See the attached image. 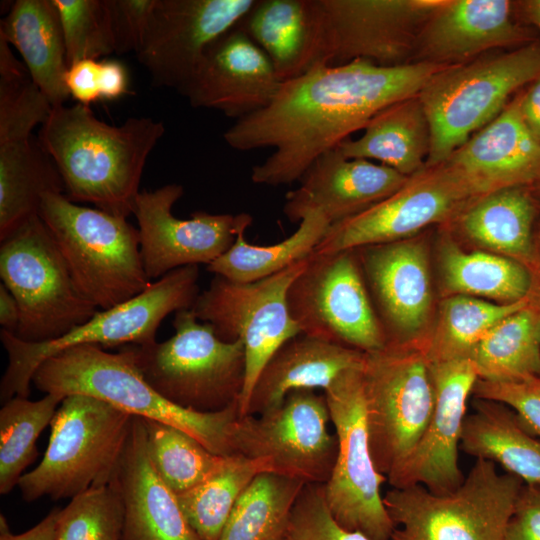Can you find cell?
<instances>
[{"label":"cell","mask_w":540,"mask_h":540,"mask_svg":"<svg viewBox=\"0 0 540 540\" xmlns=\"http://www.w3.org/2000/svg\"><path fill=\"white\" fill-rule=\"evenodd\" d=\"M0 37L21 55L31 78L52 107L70 97L62 26L53 0H17L0 23Z\"/></svg>","instance_id":"f1b7e54d"},{"label":"cell","mask_w":540,"mask_h":540,"mask_svg":"<svg viewBox=\"0 0 540 540\" xmlns=\"http://www.w3.org/2000/svg\"><path fill=\"white\" fill-rule=\"evenodd\" d=\"M444 67L430 63L385 67L366 60L319 65L281 82L266 107L236 120L223 139L238 151L273 148L253 166L251 181L288 185L320 155L363 130L385 107L418 95Z\"/></svg>","instance_id":"6da1fadb"},{"label":"cell","mask_w":540,"mask_h":540,"mask_svg":"<svg viewBox=\"0 0 540 540\" xmlns=\"http://www.w3.org/2000/svg\"><path fill=\"white\" fill-rule=\"evenodd\" d=\"M523 481L476 459L453 492L434 494L421 485L391 488L383 502L394 529L389 540H504Z\"/></svg>","instance_id":"9c48e42d"},{"label":"cell","mask_w":540,"mask_h":540,"mask_svg":"<svg viewBox=\"0 0 540 540\" xmlns=\"http://www.w3.org/2000/svg\"><path fill=\"white\" fill-rule=\"evenodd\" d=\"M239 26L268 56L281 82L318 65L322 36L318 0H257Z\"/></svg>","instance_id":"83f0119b"},{"label":"cell","mask_w":540,"mask_h":540,"mask_svg":"<svg viewBox=\"0 0 540 540\" xmlns=\"http://www.w3.org/2000/svg\"><path fill=\"white\" fill-rule=\"evenodd\" d=\"M440 261L444 284L456 295L516 303L529 297L532 276L523 263L499 254L466 252L451 240L442 243Z\"/></svg>","instance_id":"836d02e7"},{"label":"cell","mask_w":540,"mask_h":540,"mask_svg":"<svg viewBox=\"0 0 540 540\" xmlns=\"http://www.w3.org/2000/svg\"><path fill=\"white\" fill-rule=\"evenodd\" d=\"M519 111L525 126L540 143V77L519 91Z\"/></svg>","instance_id":"f5cc1de1"},{"label":"cell","mask_w":540,"mask_h":540,"mask_svg":"<svg viewBox=\"0 0 540 540\" xmlns=\"http://www.w3.org/2000/svg\"><path fill=\"white\" fill-rule=\"evenodd\" d=\"M65 396L48 393L39 400L13 397L0 410V494L18 485L38 455L36 442Z\"/></svg>","instance_id":"ab89813d"},{"label":"cell","mask_w":540,"mask_h":540,"mask_svg":"<svg viewBox=\"0 0 540 540\" xmlns=\"http://www.w3.org/2000/svg\"><path fill=\"white\" fill-rule=\"evenodd\" d=\"M480 197L447 164L425 166L395 193L331 225L316 253H333L411 238L436 223L450 222Z\"/></svg>","instance_id":"2e32d148"},{"label":"cell","mask_w":540,"mask_h":540,"mask_svg":"<svg viewBox=\"0 0 540 540\" xmlns=\"http://www.w3.org/2000/svg\"><path fill=\"white\" fill-rule=\"evenodd\" d=\"M165 127L150 117H130L114 126L89 106L52 107L39 141L53 159L72 202L92 203L127 218L134 213L146 160Z\"/></svg>","instance_id":"7a4b0ae2"},{"label":"cell","mask_w":540,"mask_h":540,"mask_svg":"<svg viewBox=\"0 0 540 540\" xmlns=\"http://www.w3.org/2000/svg\"><path fill=\"white\" fill-rule=\"evenodd\" d=\"M330 422L324 394L293 391L272 411L238 417L232 431L234 452L266 460L272 473L324 485L337 455Z\"/></svg>","instance_id":"9a60e30c"},{"label":"cell","mask_w":540,"mask_h":540,"mask_svg":"<svg viewBox=\"0 0 540 540\" xmlns=\"http://www.w3.org/2000/svg\"><path fill=\"white\" fill-rule=\"evenodd\" d=\"M442 163L479 196L508 187L531 186L540 177V143L521 118L519 92L495 119Z\"/></svg>","instance_id":"d4e9b609"},{"label":"cell","mask_w":540,"mask_h":540,"mask_svg":"<svg viewBox=\"0 0 540 540\" xmlns=\"http://www.w3.org/2000/svg\"><path fill=\"white\" fill-rule=\"evenodd\" d=\"M443 0H318V65L353 60L395 67L412 63L422 27Z\"/></svg>","instance_id":"e0dca14e"},{"label":"cell","mask_w":540,"mask_h":540,"mask_svg":"<svg viewBox=\"0 0 540 540\" xmlns=\"http://www.w3.org/2000/svg\"><path fill=\"white\" fill-rule=\"evenodd\" d=\"M362 382L371 455L389 483L415 449L434 410L435 389L425 350L386 345L365 353Z\"/></svg>","instance_id":"8fae6325"},{"label":"cell","mask_w":540,"mask_h":540,"mask_svg":"<svg viewBox=\"0 0 540 540\" xmlns=\"http://www.w3.org/2000/svg\"><path fill=\"white\" fill-rule=\"evenodd\" d=\"M504 540H540V484H523L508 519Z\"/></svg>","instance_id":"c3c4849f"},{"label":"cell","mask_w":540,"mask_h":540,"mask_svg":"<svg viewBox=\"0 0 540 540\" xmlns=\"http://www.w3.org/2000/svg\"><path fill=\"white\" fill-rule=\"evenodd\" d=\"M280 85L268 56L237 25L207 47L179 93L195 108L238 120L266 107Z\"/></svg>","instance_id":"44dd1931"},{"label":"cell","mask_w":540,"mask_h":540,"mask_svg":"<svg viewBox=\"0 0 540 540\" xmlns=\"http://www.w3.org/2000/svg\"><path fill=\"white\" fill-rule=\"evenodd\" d=\"M0 276L19 306L14 335L20 340L41 343L60 338L97 311L78 290L39 214L1 241Z\"/></svg>","instance_id":"30bf717a"},{"label":"cell","mask_w":540,"mask_h":540,"mask_svg":"<svg viewBox=\"0 0 540 540\" xmlns=\"http://www.w3.org/2000/svg\"><path fill=\"white\" fill-rule=\"evenodd\" d=\"M533 40L516 16L515 1L443 0L420 31L412 63L460 65Z\"/></svg>","instance_id":"7402d4cb"},{"label":"cell","mask_w":540,"mask_h":540,"mask_svg":"<svg viewBox=\"0 0 540 540\" xmlns=\"http://www.w3.org/2000/svg\"><path fill=\"white\" fill-rule=\"evenodd\" d=\"M124 507L113 484L92 487L60 510L56 540H123Z\"/></svg>","instance_id":"7bdbcfd3"},{"label":"cell","mask_w":540,"mask_h":540,"mask_svg":"<svg viewBox=\"0 0 540 540\" xmlns=\"http://www.w3.org/2000/svg\"><path fill=\"white\" fill-rule=\"evenodd\" d=\"M362 367L342 373L323 391L337 437L335 464L323 492L342 527L372 540H389L394 526L380 491L387 479L370 451Z\"/></svg>","instance_id":"4fadbf2b"},{"label":"cell","mask_w":540,"mask_h":540,"mask_svg":"<svg viewBox=\"0 0 540 540\" xmlns=\"http://www.w3.org/2000/svg\"><path fill=\"white\" fill-rule=\"evenodd\" d=\"M532 276L531 301L540 307V229L533 236V249L530 262L527 265Z\"/></svg>","instance_id":"11a10c76"},{"label":"cell","mask_w":540,"mask_h":540,"mask_svg":"<svg viewBox=\"0 0 540 540\" xmlns=\"http://www.w3.org/2000/svg\"><path fill=\"white\" fill-rule=\"evenodd\" d=\"M257 0H157L138 61L158 87L178 92L207 47L239 25Z\"/></svg>","instance_id":"d6986e66"},{"label":"cell","mask_w":540,"mask_h":540,"mask_svg":"<svg viewBox=\"0 0 540 540\" xmlns=\"http://www.w3.org/2000/svg\"><path fill=\"white\" fill-rule=\"evenodd\" d=\"M386 322V345H413L426 325L432 291L427 252L413 238L356 248Z\"/></svg>","instance_id":"cb8c5ba5"},{"label":"cell","mask_w":540,"mask_h":540,"mask_svg":"<svg viewBox=\"0 0 540 540\" xmlns=\"http://www.w3.org/2000/svg\"><path fill=\"white\" fill-rule=\"evenodd\" d=\"M32 383L45 394L95 397L132 416L174 426L216 455L235 454L232 431L239 417L238 402L218 412L178 406L145 380L126 346L117 353L90 344L65 349L39 365Z\"/></svg>","instance_id":"3957f363"},{"label":"cell","mask_w":540,"mask_h":540,"mask_svg":"<svg viewBox=\"0 0 540 540\" xmlns=\"http://www.w3.org/2000/svg\"><path fill=\"white\" fill-rule=\"evenodd\" d=\"M61 22L68 66L116 53L107 0H53Z\"/></svg>","instance_id":"ee69618b"},{"label":"cell","mask_w":540,"mask_h":540,"mask_svg":"<svg viewBox=\"0 0 540 540\" xmlns=\"http://www.w3.org/2000/svg\"><path fill=\"white\" fill-rule=\"evenodd\" d=\"M475 398L502 403L514 410L533 434L540 438V376L516 381L478 379Z\"/></svg>","instance_id":"bcb514c9"},{"label":"cell","mask_w":540,"mask_h":540,"mask_svg":"<svg viewBox=\"0 0 540 540\" xmlns=\"http://www.w3.org/2000/svg\"><path fill=\"white\" fill-rule=\"evenodd\" d=\"M263 472H270L266 460L233 454L204 481L178 495L187 521L201 540H219L237 500Z\"/></svg>","instance_id":"74e56055"},{"label":"cell","mask_w":540,"mask_h":540,"mask_svg":"<svg viewBox=\"0 0 540 540\" xmlns=\"http://www.w3.org/2000/svg\"><path fill=\"white\" fill-rule=\"evenodd\" d=\"M409 177L380 163L347 158L336 147L320 155L286 194L283 213L300 223L312 212L331 225L350 218L389 197Z\"/></svg>","instance_id":"603a6c76"},{"label":"cell","mask_w":540,"mask_h":540,"mask_svg":"<svg viewBox=\"0 0 540 540\" xmlns=\"http://www.w3.org/2000/svg\"><path fill=\"white\" fill-rule=\"evenodd\" d=\"M110 484L119 492L124 507L123 540H201L187 521L178 495L151 461L141 417L133 416Z\"/></svg>","instance_id":"484cf974"},{"label":"cell","mask_w":540,"mask_h":540,"mask_svg":"<svg viewBox=\"0 0 540 540\" xmlns=\"http://www.w3.org/2000/svg\"><path fill=\"white\" fill-rule=\"evenodd\" d=\"M540 77V41L489 52L434 73L418 96L431 130L426 166L444 162L495 119L510 100Z\"/></svg>","instance_id":"277c9868"},{"label":"cell","mask_w":540,"mask_h":540,"mask_svg":"<svg viewBox=\"0 0 540 540\" xmlns=\"http://www.w3.org/2000/svg\"><path fill=\"white\" fill-rule=\"evenodd\" d=\"M529 187L536 202V205H540V177Z\"/></svg>","instance_id":"6f0895ef"},{"label":"cell","mask_w":540,"mask_h":540,"mask_svg":"<svg viewBox=\"0 0 540 540\" xmlns=\"http://www.w3.org/2000/svg\"><path fill=\"white\" fill-rule=\"evenodd\" d=\"M198 279V265L175 269L134 298L97 310L88 321L54 340L30 343L1 329L0 339L8 354V366L0 383L1 402L16 396L28 398L39 365L65 349L85 344L121 347L156 341L157 330L170 313L192 308L199 295Z\"/></svg>","instance_id":"52a82bcc"},{"label":"cell","mask_w":540,"mask_h":540,"mask_svg":"<svg viewBox=\"0 0 540 540\" xmlns=\"http://www.w3.org/2000/svg\"><path fill=\"white\" fill-rule=\"evenodd\" d=\"M141 419L151 461L163 481L177 495L204 481L226 457L212 453L193 436L174 426Z\"/></svg>","instance_id":"60d3db41"},{"label":"cell","mask_w":540,"mask_h":540,"mask_svg":"<svg viewBox=\"0 0 540 540\" xmlns=\"http://www.w3.org/2000/svg\"><path fill=\"white\" fill-rule=\"evenodd\" d=\"M51 110L24 63L0 37V142L31 137L33 128L44 124Z\"/></svg>","instance_id":"b9f144b4"},{"label":"cell","mask_w":540,"mask_h":540,"mask_svg":"<svg viewBox=\"0 0 540 540\" xmlns=\"http://www.w3.org/2000/svg\"><path fill=\"white\" fill-rule=\"evenodd\" d=\"M65 192L62 177L39 139L0 142V240L39 214L47 193Z\"/></svg>","instance_id":"d6a6232c"},{"label":"cell","mask_w":540,"mask_h":540,"mask_svg":"<svg viewBox=\"0 0 540 540\" xmlns=\"http://www.w3.org/2000/svg\"><path fill=\"white\" fill-rule=\"evenodd\" d=\"M133 416L95 397L65 396L52 421L40 463L18 482L27 502L72 499L110 484L125 448Z\"/></svg>","instance_id":"8992f818"},{"label":"cell","mask_w":540,"mask_h":540,"mask_svg":"<svg viewBox=\"0 0 540 540\" xmlns=\"http://www.w3.org/2000/svg\"><path fill=\"white\" fill-rule=\"evenodd\" d=\"M530 302V296L508 304L466 295L449 297L442 303L433 337L424 346L428 360L470 359L473 349L488 331Z\"/></svg>","instance_id":"f35d334b"},{"label":"cell","mask_w":540,"mask_h":540,"mask_svg":"<svg viewBox=\"0 0 540 540\" xmlns=\"http://www.w3.org/2000/svg\"><path fill=\"white\" fill-rule=\"evenodd\" d=\"M173 327L175 334L166 341L124 345L145 380L193 411L218 412L239 403L246 368L242 342L221 340L192 309L176 312Z\"/></svg>","instance_id":"ba28073f"},{"label":"cell","mask_w":540,"mask_h":540,"mask_svg":"<svg viewBox=\"0 0 540 540\" xmlns=\"http://www.w3.org/2000/svg\"><path fill=\"white\" fill-rule=\"evenodd\" d=\"M431 145L429 120L418 95L378 112L356 139L337 148L347 158L376 160L410 177L426 166Z\"/></svg>","instance_id":"f546056e"},{"label":"cell","mask_w":540,"mask_h":540,"mask_svg":"<svg viewBox=\"0 0 540 540\" xmlns=\"http://www.w3.org/2000/svg\"><path fill=\"white\" fill-rule=\"evenodd\" d=\"M305 485L272 472L258 474L237 500L219 540H283Z\"/></svg>","instance_id":"8d00e7d4"},{"label":"cell","mask_w":540,"mask_h":540,"mask_svg":"<svg viewBox=\"0 0 540 540\" xmlns=\"http://www.w3.org/2000/svg\"><path fill=\"white\" fill-rule=\"evenodd\" d=\"M39 215L51 232L80 293L97 309L146 290L139 230L124 217L81 206L63 193L43 196Z\"/></svg>","instance_id":"5b68a950"},{"label":"cell","mask_w":540,"mask_h":540,"mask_svg":"<svg viewBox=\"0 0 540 540\" xmlns=\"http://www.w3.org/2000/svg\"><path fill=\"white\" fill-rule=\"evenodd\" d=\"M128 73L125 66L113 59L99 63V89L103 100H116L128 92Z\"/></svg>","instance_id":"f907efd6"},{"label":"cell","mask_w":540,"mask_h":540,"mask_svg":"<svg viewBox=\"0 0 540 540\" xmlns=\"http://www.w3.org/2000/svg\"><path fill=\"white\" fill-rule=\"evenodd\" d=\"M435 406L427 428L391 488L421 485L434 494L455 491L464 481L458 450L467 401L478 380L470 359L429 361Z\"/></svg>","instance_id":"ffe728a7"},{"label":"cell","mask_w":540,"mask_h":540,"mask_svg":"<svg viewBox=\"0 0 540 540\" xmlns=\"http://www.w3.org/2000/svg\"><path fill=\"white\" fill-rule=\"evenodd\" d=\"M100 60L85 59L68 66L65 75L66 88L78 103L89 106L101 99L99 89Z\"/></svg>","instance_id":"681fc988"},{"label":"cell","mask_w":540,"mask_h":540,"mask_svg":"<svg viewBox=\"0 0 540 540\" xmlns=\"http://www.w3.org/2000/svg\"><path fill=\"white\" fill-rule=\"evenodd\" d=\"M364 356L356 349L299 334L285 342L262 369L246 415L278 408L293 391H324L342 373L362 367Z\"/></svg>","instance_id":"4316f807"},{"label":"cell","mask_w":540,"mask_h":540,"mask_svg":"<svg viewBox=\"0 0 540 540\" xmlns=\"http://www.w3.org/2000/svg\"><path fill=\"white\" fill-rule=\"evenodd\" d=\"M308 257L264 279L238 283L215 275L199 293L192 311L223 341H241L245 351V381L239 417L246 415L254 384L266 363L288 340L301 334L292 319L287 295Z\"/></svg>","instance_id":"7c38bea8"},{"label":"cell","mask_w":540,"mask_h":540,"mask_svg":"<svg viewBox=\"0 0 540 540\" xmlns=\"http://www.w3.org/2000/svg\"><path fill=\"white\" fill-rule=\"evenodd\" d=\"M356 249L313 252L287 295L289 312L300 333L374 352L386 337L367 292Z\"/></svg>","instance_id":"5bb4252c"},{"label":"cell","mask_w":540,"mask_h":540,"mask_svg":"<svg viewBox=\"0 0 540 540\" xmlns=\"http://www.w3.org/2000/svg\"><path fill=\"white\" fill-rule=\"evenodd\" d=\"M60 508H53L38 524L21 533L13 534L3 514L0 515V540H56V526Z\"/></svg>","instance_id":"816d5d0a"},{"label":"cell","mask_w":540,"mask_h":540,"mask_svg":"<svg viewBox=\"0 0 540 540\" xmlns=\"http://www.w3.org/2000/svg\"><path fill=\"white\" fill-rule=\"evenodd\" d=\"M330 226L322 214L312 212L301 220L291 236L268 246L248 243L245 238L248 227H243L233 245L207 265V270L238 283L264 279L309 257Z\"/></svg>","instance_id":"d590c367"},{"label":"cell","mask_w":540,"mask_h":540,"mask_svg":"<svg viewBox=\"0 0 540 540\" xmlns=\"http://www.w3.org/2000/svg\"><path fill=\"white\" fill-rule=\"evenodd\" d=\"M157 0H107L116 53H137Z\"/></svg>","instance_id":"7dc6e473"},{"label":"cell","mask_w":540,"mask_h":540,"mask_svg":"<svg viewBox=\"0 0 540 540\" xmlns=\"http://www.w3.org/2000/svg\"><path fill=\"white\" fill-rule=\"evenodd\" d=\"M20 310L12 293L2 283L0 285V324L2 329L15 334L19 325Z\"/></svg>","instance_id":"db71d44e"},{"label":"cell","mask_w":540,"mask_h":540,"mask_svg":"<svg viewBox=\"0 0 540 540\" xmlns=\"http://www.w3.org/2000/svg\"><path fill=\"white\" fill-rule=\"evenodd\" d=\"M466 415L460 449L475 459L498 464L524 484H540V439L510 407L477 399Z\"/></svg>","instance_id":"4dcf8cb0"},{"label":"cell","mask_w":540,"mask_h":540,"mask_svg":"<svg viewBox=\"0 0 540 540\" xmlns=\"http://www.w3.org/2000/svg\"><path fill=\"white\" fill-rule=\"evenodd\" d=\"M283 540H372L342 527L331 514L323 485L306 484L290 515Z\"/></svg>","instance_id":"f6af8a7d"},{"label":"cell","mask_w":540,"mask_h":540,"mask_svg":"<svg viewBox=\"0 0 540 540\" xmlns=\"http://www.w3.org/2000/svg\"><path fill=\"white\" fill-rule=\"evenodd\" d=\"M183 186L167 184L140 191L134 215L138 222L140 252L150 280L189 265L211 262L235 242L238 231L252 224L248 213L211 214L195 211L189 219L176 218L172 208Z\"/></svg>","instance_id":"ac0fdd59"},{"label":"cell","mask_w":540,"mask_h":540,"mask_svg":"<svg viewBox=\"0 0 540 540\" xmlns=\"http://www.w3.org/2000/svg\"><path fill=\"white\" fill-rule=\"evenodd\" d=\"M515 12L518 19L540 31V0L515 1Z\"/></svg>","instance_id":"9f6ffc18"},{"label":"cell","mask_w":540,"mask_h":540,"mask_svg":"<svg viewBox=\"0 0 540 540\" xmlns=\"http://www.w3.org/2000/svg\"><path fill=\"white\" fill-rule=\"evenodd\" d=\"M470 360L481 380L540 376V307L531 301L496 324L475 346Z\"/></svg>","instance_id":"e575fe53"},{"label":"cell","mask_w":540,"mask_h":540,"mask_svg":"<svg viewBox=\"0 0 540 540\" xmlns=\"http://www.w3.org/2000/svg\"><path fill=\"white\" fill-rule=\"evenodd\" d=\"M536 206L529 186L508 187L476 198L450 222L472 242L527 266Z\"/></svg>","instance_id":"1f68e13d"}]
</instances>
